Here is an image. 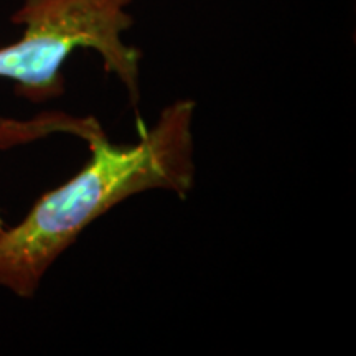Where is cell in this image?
<instances>
[{"label": "cell", "mask_w": 356, "mask_h": 356, "mask_svg": "<svg viewBox=\"0 0 356 356\" xmlns=\"http://www.w3.org/2000/svg\"><path fill=\"white\" fill-rule=\"evenodd\" d=\"M195 102L180 99L160 113L137 144H109L101 129L88 136L91 160L44 193L24 220L0 233V287L33 297L53 262L91 222L149 190L186 198L195 186Z\"/></svg>", "instance_id": "1"}, {"label": "cell", "mask_w": 356, "mask_h": 356, "mask_svg": "<svg viewBox=\"0 0 356 356\" xmlns=\"http://www.w3.org/2000/svg\"><path fill=\"white\" fill-rule=\"evenodd\" d=\"M134 0H25L12 15L22 37L0 48V78L17 95L43 102L63 95L65 61L78 48L95 50L108 73L126 88L132 106L140 102L142 53L122 40L134 25Z\"/></svg>", "instance_id": "2"}, {"label": "cell", "mask_w": 356, "mask_h": 356, "mask_svg": "<svg viewBox=\"0 0 356 356\" xmlns=\"http://www.w3.org/2000/svg\"><path fill=\"white\" fill-rule=\"evenodd\" d=\"M6 229V225H3V221H2V218H0V233H2V231Z\"/></svg>", "instance_id": "3"}]
</instances>
